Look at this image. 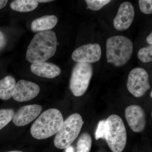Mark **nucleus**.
<instances>
[{
	"mask_svg": "<svg viewBox=\"0 0 152 152\" xmlns=\"http://www.w3.org/2000/svg\"><path fill=\"white\" fill-rule=\"evenodd\" d=\"M57 38L52 30L38 32L28 47L26 59L32 64L44 62L55 54Z\"/></svg>",
	"mask_w": 152,
	"mask_h": 152,
	"instance_id": "nucleus-1",
	"label": "nucleus"
},
{
	"mask_svg": "<svg viewBox=\"0 0 152 152\" xmlns=\"http://www.w3.org/2000/svg\"><path fill=\"white\" fill-rule=\"evenodd\" d=\"M64 122L62 114L58 110L48 109L43 112L32 125L31 134L37 140L48 138L58 132Z\"/></svg>",
	"mask_w": 152,
	"mask_h": 152,
	"instance_id": "nucleus-2",
	"label": "nucleus"
},
{
	"mask_svg": "<svg viewBox=\"0 0 152 152\" xmlns=\"http://www.w3.org/2000/svg\"><path fill=\"white\" fill-rule=\"evenodd\" d=\"M133 52V42L126 37L113 36L107 40V61L115 66H121L126 64L130 59Z\"/></svg>",
	"mask_w": 152,
	"mask_h": 152,
	"instance_id": "nucleus-3",
	"label": "nucleus"
},
{
	"mask_svg": "<svg viewBox=\"0 0 152 152\" xmlns=\"http://www.w3.org/2000/svg\"><path fill=\"white\" fill-rule=\"evenodd\" d=\"M105 139L113 152H122L124 149L126 130L122 119L118 115H111L106 120Z\"/></svg>",
	"mask_w": 152,
	"mask_h": 152,
	"instance_id": "nucleus-4",
	"label": "nucleus"
},
{
	"mask_svg": "<svg viewBox=\"0 0 152 152\" xmlns=\"http://www.w3.org/2000/svg\"><path fill=\"white\" fill-rule=\"evenodd\" d=\"M83 124L79 114L74 113L68 117L56 134L54 141L55 146L60 149L70 146L79 136Z\"/></svg>",
	"mask_w": 152,
	"mask_h": 152,
	"instance_id": "nucleus-5",
	"label": "nucleus"
},
{
	"mask_svg": "<svg viewBox=\"0 0 152 152\" xmlns=\"http://www.w3.org/2000/svg\"><path fill=\"white\" fill-rule=\"evenodd\" d=\"M93 73V66L91 64L77 63L75 65L69 84L70 89L75 96H80L86 91Z\"/></svg>",
	"mask_w": 152,
	"mask_h": 152,
	"instance_id": "nucleus-6",
	"label": "nucleus"
},
{
	"mask_svg": "<svg viewBox=\"0 0 152 152\" xmlns=\"http://www.w3.org/2000/svg\"><path fill=\"white\" fill-rule=\"evenodd\" d=\"M127 87L136 97H140L151 88L149 75L145 70L141 68L133 69L128 77Z\"/></svg>",
	"mask_w": 152,
	"mask_h": 152,
	"instance_id": "nucleus-7",
	"label": "nucleus"
},
{
	"mask_svg": "<svg viewBox=\"0 0 152 152\" xmlns=\"http://www.w3.org/2000/svg\"><path fill=\"white\" fill-rule=\"evenodd\" d=\"M102 56V50L99 44L84 45L76 49L72 54V58L77 63H91L99 61Z\"/></svg>",
	"mask_w": 152,
	"mask_h": 152,
	"instance_id": "nucleus-8",
	"label": "nucleus"
},
{
	"mask_svg": "<svg viewBox=\"0 0 152 152\" xmlns=\"http://www.w3.org/2000/svg\"><path fill=\"white\" fill-rule=\"evenodd\" d=\"M40 91L39 86L35 83L21 80L16 84L12 98L17 102H27L37 96Z\"/></svg>",
	"mask_w": 152,
	"mask_h": 152,
	"instance_id": "nucleus-9",
	"label": "nucleus"
},
{
	"mask_svg": "<svg viewBox=\"0 0 152 152\" xmlns=\"http://www.w3.org/2000/svg\"><path fill=\"white\" fill-rule=\"evenodd\" d=\"M125 117L128 124L135 132H142L146 125V117L143 109L140 106L132 105L125 110Z\"/></svg>",
	"mask_w": 152,
	"mask_h": 152,
	"instance_id": "nucleus-10",
	"label": "nucleus"
},
{
	"mask_svg": "<svg viewBox=\"0 0 152 152\" xmlns=\"http://www.w3.org/2000/svg\"><path fill=\"white\" fill-rule=\"evenodd\" d=\"M134 7L129 2H124L120 5L115 18L114 26L118 31H124L132 25L134 17Z\"/></svg>",
	"mask_w": 152,
	"mask_h": 152,
	"instance_id": "nucleus-11",
	"label": "nucleus"
},
{
	"mask_svg": "<svg viewBox=\"0 0 152 152\" xmlns=\"http://www.w3.org/2000/svg\"><path fill=\"white\" fill-rule=\"evenodd\" d=\"M42 109V106L38 104L21 107L15 113L13 122L17 126H23L28 124L38 117Z\"/></svg>",
	"mask_w": 152,
	"mask_h": 152,
	"instance_id": "nucleus-12",
	"label": "nucleus"
},
{
	"mask_svg": "<svg viewBox=\"0 0 152 152\" xmlns=\"http://www.w3.org/2000/svg\"><path fill=\"white\" fill-rule=\"evenodd\" d=\"M31 70L36 75L49 79L54 78L59 75L61 73L59 67L47 62L32 64Z\"/></svg>",
	"mask_w": 152,
	"mask_h": 152,
	"instance_id": "nucleus-13",
	"label": "nucleus"
},
{
	"mask_svg": "<svg viewBox=\"0 0 152 152\" xmlns=\"http://www.w3.org/2000/svg\"><path fill=\"white\" fill-rule=\"evenodd\" d=\"M58 22V18L54 15L44 16L32 22L31 30L34 32L50 31L56 26Z\"/></svg>",
	"mask_w": 152,
	"mask_h": 152,
	"instance_id": "nucleus-14",
	"label": "nucleus"
},
{
	"mask_svg": "<svg viewBox=\"0 0 152 152\" xmlns=\"http://www.w3.org/2000/svg\"><path fill=\"white\" fill-rule=\"evenodd\" d=\"M16 80L13 76H6L0 80V99L3 100H8L12 97Z\"/></svg>",
	"mask_w": 152,
	"mask_h": 152,
	"instance_id": "nucleus-15",
	"label": "nucleus"
},
{
	"mask_svg": "<svg viewBox=\"0 0 152 152\" xmlns=\"http://www.w3.org/2000/svg\"><path fill=\"white\" fill-rule=\"evenodd\" d=\"M38 3L34 0H15L10 4L12 10L20 12H27L37 7Z\"/></svg>",
	"mask_w": 152,
	"mask_h": 152,
	"instance_id": "nucleus-16",
	"label": "nucleus"
},
{
	"mask_svg": "<svg viewBox=\"0 0 152 152\" xmlns=\"http://www.w3.org/2000/svg\"><path fill=\"white\" fill-rule=\"evenodd\" d=\"M92 140L89 134L85 132L79 138L77 143V152H90Z\"/></svg>",
	"mask_w": 152,
	"mask_h": 152,
	"instance_id": "nucleus-17",
	"label": "nucleus"
},
{
	"mask_svg": "<svg viewBox=\"0 0 152 152\" xmlns=\"http://www.w3.org/2000/svg\"><path fill=\"white\" fill-rule=\"evenodd\" d=\"M15 114L13 109L0 110V130L8 125L13 119Z\"/></svg>",
	"mask_w": 152,
	"mask_h": 152,
	"instance_id": "nucleus-18",
	"label": "nucleus"
},
{
	"mask_svg": "<svg viewBox=\"0 0 152 152\" xmlns=\"http://www.w3.org/2000/svg\"><path fill=\"white\" fill-rule=\"evenodd\" d=\"M139 59L143 63H148L152 61V46L142 48L139 50L138 53Z\"/></svg>",
	"mask_w": 152,
	"mask_h": 152,
	"instance_id": "nucleus-19",
	"label": "nucleus"
},
{
	"mask_svg": "<svg viewBox=\"0 0 152 152\" xmlns=\"http://www.w3.org/2000/svg\"><path fill=\"white\" fill-rule=\"evenodd\" d=\"M110 0H86L87 9H90L94 11L101 10L104 6L109 4Z\"/></svg>",
	"mask_w": 152,
	"mask_h": 152,
	"instance_id": "nucleus-20",
	"label": "nucleus"
},
{
	"mask_svg": "<svg viewBox=\"0 0 152 152\" xmlns=\"http://www.w3.org/2000/svg\"><path fill=\"white\" fill-rule=\"evenodd\" d=\"M139 6L142 12L147 15L152 13V1L151 0H140Z\"/></svg>",
	"mask_w": 152,
	"mask_h": 152,
	"instance_id": "nucleus-21",
	"label": "nucleus"
},
{
	"mask_svg": "<svg viewBox=\"0 0 152 152\" xmlns=\"http://www.w3.org/2000/svg\"><path fill=\"white\" fill-rule=\"evenodd\" d=\"M105 120L100 121L95 133V138L96 140L100 139H105Z\"/></svg>",
	"mask_w": 152,
	"mask_h": 152,
	"instance_id": "nucleus-22",
	"label": "nucleus"
},
{
	"mask_svg": "<svg viewBox=\"0 0 152 152\" xmlns=\"http://www.w3.org/2000/svg\"><path fill=\"white\" fill-rule=\"evenodd\" d=\"M7 38L4 34L0 31V50H2L7 44Z\"/></svg>",
	"mask_w": 152,
	"mask_h": 152,
	"instance_id": "nucleus-23",
	"label": "nucleus"
},
{
	"mask_svg": "<svg viewBox=\"0 0 152 152\" xmlns=\"http://www.w3.org/2000/svg\"><path fill=\"white\" fill-rule=\"evenodd\" d=\"M7 2V0H0V10L4 7Z\"/></svg>",
	"mask_w": 152,
	"mask_h": 152,
	"instance_id": "nucleus-24",
	"label": "nucleus"
},
{
	"mask_svg": "<svg viewBox=\"0 0 152 152\" xmlns=\"http://www.w3.org/2000/svg\"><path fill=\"white\" fill-rule=\"evenodd\" d=\"M147 42H148V43L149 44L151 45H152V33H151L147 37L146 39Z\"/></svg>",
	"mask_w": 152,
	"mask_h": 152,
	"instance_id": "nucleus-25",
	"label": "nucleus"
},
{
	"mask_svg": "<svg viewBox=\"0 0 152 152\" xmlns=\"http://www.w3.org/2000/svg\"><path fill=\"white\" fill-rule=\"evenodd\" d=\"M65 152H74V148L72 146H70L66 148Z\"/></svg>",
	"mask_w": 152,
	"mask_h": 152,
	"instance_id": "nucleus-26",
	"label": "nucleus"
},
{
	"mask_svg": "<svg viewBox=\"0 0 152 152\" xmlns=\"http://www.w3.org/2000/svg\"><path fill=\"white\" fill-rule=\"evenodd\" d=\"M36 1L38 3H48L53 1H52V0H37Z\"/></svg>",
	"mask_w": 152,
	"mask_h": 152,
	"instance_id": "nucleus-27",
	"label": "nucleus"
},
{
	"mask_svg": "<svg viewBox=\"0 0 152 152\" xmlns=\"http://www.w3.org/2000/svg\"><path fill=\"white\" fill-rule=\"evenodd\" d=\"M7 152H23L21 151H10Z\"/></svg>",
	"mask_w": 152,
	"mask_h": 152,
	"instance_id": "nucleus-28",
	"label": "nucleus"
},
{
	"mask_svg": "<svg viewBox=\"0 0 152 152\" xmlns=\"http://www.w3.org/2000/svg\"><path fill=\"white\" fill-rule=\"evenodd\" d=\"M151 97H152V91H151Z\"/></svg>",
	"mask_w": 152,
	"mask_h": 152,
	"instance_id": "nucleus-29",
	"label": "nucleus"
}]
</instances>
